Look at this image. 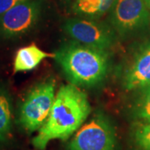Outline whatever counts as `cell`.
<instances>
[{"mask_svg":"<svg viewBox=\"0 0 150 150\" xmlns=\"http://www.w3.org/2000/svg\"><path fill=\"white\" fill-rule=\"evenodd\" d=\"M91 106L83 92L72 83L61 86L45 123L32 139L33 145L44 150L54 139L67 140L84 123Z\"/></svg>","mask_w":150,"mask_h":150,"instance_id":"1","label":"cell"},{"mask_svg":"<svg viewBox=\"0 0 150 150\" xmlns=\"http://www.w3.org/2000/svg\"><path fill=\"white\" fill-rule=\"evenodd\" d=\"M54 59L70 83L77 87H96L105 80L110 69L108 50L69 41L54 53Z\"/></svg>","mask_w":150,"mask_h":150,"instance_id":"2","label":"cell"},{"mask_svg":"<svg viewBox=\"0 0 150 150\" xmlns=\"http://www.w3.org/2000/svg\"><path fill=\"white\" fill-rule=\"evenodd\" d=\"M55 82L38 83L28 92L18 108V123L28 134L38 131L47 121L55 99Z\"/></svg>","mask_w":150,"mask_h":150,"instance_id":"3","label":"cell"},{"mask_svg":"<svg viewBox=\"0 0 150 150\" xmlns=\"http://www.w3.org/2000/svg\"><path fill=\"white\" fill-rule=\"evenodd\" d=\"M69 150H116L117 135L112 121L97 112L83 124L71 139Z\"/></svg>","mask_w":150,"mask_h":150,"instance_id":"4","label":"cell"},{"mask_svg":"<svg viewBox=\"0 0 150 150\" xmlns=\"http://www.w3.org/2000/svg\"><path fill=\"white\" fill-rule=\"evenodd\" d=\"M109 13L110 25L120 37L141 32L150 24V10L144 0H116Z\"/></svg>","mask_w":150,"mask_h":150,"instance_id":"5","label":"cell"},{"mask_svg":"<svg viewBox=\"0 0 150 150\" xmlns=\"http://www.w3.org/2000/svg\"><path fill=\"white\" fill-rule=\"evenodd\" d=\"M43 0H28L0 15V37L13 39L36 27L43 12Z\"/></svg>","mask_w":150,"mask_h":150,"instance_id":"6","label":"cell"},{"mask_svg":"<svg viewBox=\"0 0 150 150\" xmlns=\"http://www.w3.org/2000/svg\"><path fill=\"white\" fill-rule=\"evenodd\" d=\"M63 29L73 40L104 50L111 48L117 38V33L111 25L96 19L69 18L64 23Z\"/></svg>","mask_w":150,"mask_h":150,"instance_id":"7","label":"cell"},{"mask_svg":"<svg viewBox=\"0 0 150 150\" xmlns=\"http://www.w3.org/2000/svg\"><path fill=\"white\" fill-rule=\"evenodd\" d=\"M122 83L128 91L150 86V41L142 44L135 52L124 69Z\"/></svg>","mask_w":150,"mask_h":150,"instance_id":"8","label":"cell"},{"mask_svg":"<svg viewBox=\"0 0 150 150\" xmlns=\"http://www.w3.org/2000/svg\"><path fill=\"white\" fill-rule=\"evenodd\" d=\"M54 54H49L42 50L35 43L20 48L15 54L13 60V73L27 72L36 69L41 62L47 58L54 57Z\"/></svg>","mask_w":150,"mask_h":150,"instance_id":"9","label":"cell"},{"mask_svg":"<svg viewBox=\"0 0 150 150\" xmlns=\"http://www.w3.org/2000/svg\"><path fill=\"white\" fill-rule=\"evenodd\" d=\"M116 0H73L72 9L81 18L99 19L110 12Z\"/></svg>","mask_w":150,"mask_h":150,"instance_id":"10","label":"cell"},{"mask_svg":"<svg viewBox=\"0 0 150 150\" xmlns=\"http://www.w3.org/2000/svg\"><path fill=\"white\" fill-rule=\"evenodd\" d=\"M12 125L13 108L10 93L6 87L0 85V143L8 140Z\"/></svg>","mask_w":150,"mask_h":150,"instance_id":"11","label":"cell"},{"mask_svg":"<svg viewBox=\"0 0 150 150\" xmlns=\"http://www.w3.org/2000/svg\"><path fill=\"white\" fill-rule=\"evenodd\" d=\"M134 140L139 150H150V123H143L135 128Z\"/></svg>","mask_w":150,"mask_h":150,"instance_id":"12","label":"cell"},{"mask_svg":"<svg viewBox=\"0 0 150 150\" xmlns=\"http://www.w3.org/2000/svg\"><path fill=\"white\" fill-rule=\"evenodd\" d=\"M143 90L144 93L135 107V115L145 122L150 123V86Z\"/></svg>","mask_w":150,"mask_h":150,"instance_id":"13","label":"cell"},{"mask_svg":"<svg viewBox=\"0 0 150 150\" xmlns=\"http://www.w3.org/2000/svg\"><path fill=\"white\" fill-rule=\"evenodd\" d=\"M28 0H0V15L9 10L13 7Z\"/></svg>","mask_w":150,"mask_h":150,"instance_id":"14","label":"cell"},{"mask_svg":"<svg viewBox=\"0 0 150 150\" xmlns=\"http://www.w3.org/2000/svg\"><path fill=\"white\" fill-rule=\"evenodd\" d=\"M145 4H146V5H147V7L149 8V9L150 10V0H144Z\"/></svg>","mask_w":150,"mask_h":150,"instance_id":"15","label":"cell"}]
</instances>
